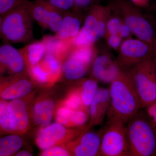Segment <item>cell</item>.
I'll use <instances>...</instances> for the list:
<instances>
[{
	"instance_id": "e575fe53",
	"label": "cell",
	"mask_w": 156,
	"mask_h": 156,
	"mask_svg": "<svg viewBox=\"0 0 156 156\" xmlns=\"http://www.w3.org/2000/svg\"><path fill=\"white\" fill-rule=\"evenodd\" d=\"M132 33L131 30L128 26L126 25L124 22L122 23L119 31V34L123 39L130 38V37Z\"/></svg>"
},
{
	"instance_id": "9a60e30c",
	"label": "cell",
	"mask_w": 156,
	"mask_h": 156,
	"mask_svg": "<svg viewBox=\"0 0 156 156\" xmlns=\"http://www.w3.org/2000/svg\"><path fill=\"white\" fill-rule=\"evenodd\" d=\"M10 125L12 131L23 132L29 126V117L25 104L19 99H14L8 105Z\"/></svg>"
},
{
	"instance_id": "d4e9b609",
	"label": "cell",
	"mask_w": 156,
	"mask_h": 156,
	"mask_svg": "<svg viewBox=\"0 0 156 156\" xmlns=\"http://www.w3.org/2000/svg\"><path fill=\"white\" fill-rule=\"evenodd\" d=\"M64 105L65 107L74 111L83 110V109L86 108L82 102L80 91L71 93L65 100Z\"/></svg>"
},
{
	"instance_id": "484cf974",
	"label": "cell",
	"mask_w": 156,
	"mask_h": 156,
	"mask_svg": "<svg viewBox=\"0 0 156 156\" xmlns=\"http://www.w3.org/2000/svg\"><path fill=\"white\" fill-rule=\"evenodd\" d=\"M48 4L62 12L74 11L75 7L73 0H38Z\"/></svg>"
},
{
	"instance_id": "74e56055",
	"label": "cell",
	"mask_w": 156,
	"mask_h": 156,
	"mask_svg": "<svg viewBox=\"0 0 156 156\" xmlns=\"http://www.w3.org/2000/svg\"><path fill=\"white\" fill-rule=\"evenodd\" d=\"M152 57L156 64V41L154 46L153 54Z\"/></svg>"
},
{
	"instance_id": "8fae6325",
	"label": "cell",
	"mask_w": 156,
	"mask_h": 156,
	"mask_svg": "<svg viewBox=\"0 0 156 156\" xmlns=\"http://www.w3.org/2000/svg\"><path fill=\"white\" fill-rule=\"evenodd\" d=\"M120 70L116 60H113L108 55L102 54L96 55L93 62L92 73L96 80L105 83L110 84Z\"/></svg>"
},
{
	"instance_id": "8d00e7d4",
	"label": "cell",
	"mask_w": 156,
	"mask_h": 156,
	"mask_svg": "<svg viewBox=\"0 0 156 156\" xmlns=\"http://www.w3.org/2000/svg\"><path fill=\"white\" fill-rule=\"evenodd\" d=\"M16 156H31L32 155L30 153L28 152L27 151H23L19 152L18 153L16 154Z\"/></svg>"
},
{
	"instance_id": "f35d334b",
	"label": "cell",
	"mask_w": 156,
	"mask_h": 156,
	"mask_svg": "<svg viewBox=\"0 0 156 156\" xmlns=\"http://www.w3.org/2000/svg\"><path fill=\"white\" fill-rule=\"evenodd\" d=\"M155 103H156V101Z\"/></svg>"
},
{
	"instance_id": "603a6c76",
	"label": "cell",
	"mask_w": 156,
	"mask_h": 156,
	"mask_svg": "<svg viewBox=\"0 0 156 156\" xmlns=\"http://www.w3.org/2000/svg\"><path fill=\"white\" fill-rule=\"evenodd\" d=\"M42 64L50 73L52 80L57 79L60 76L62 71V61L54 55L47 54L42 59Z\"/></svg>"
},
{
	"instance_id": "d6986e66",
	"label": "cell",
	"mask_w": 156,
	"mask_h": 156,
	"mask_svg": "<svg viewBox=\"0 0 156 156\" xmlns=\"http://www.w3.org/2000/svg\"><path fill=\"white\" fill-rule=\"evenodd\" d=\"M54 103L50 99H45L37 102L33 110V119L37 125L45 127L52 119Z\"/></svg>"
},
{
	"instance_id": "ac0fdd59",
	"label": "cell",
	"mask_w": 156,
	"mask_h": 156,
	"mask_svg": "<svg viewBox=\"0 0 156 156\" xmlns=\"http://www.w3.org/2000/svg\"><path fill=\"white\" fill-rule=\"evenodd\" d=\"M90 66L68 55L62 62V71L68 80H78L85 75Z\"/></svg>"
},
{
	"instance_id": "52a82bcc",
	"label": "cell",
	"mask_w": 156,
	"mask_h": 156,
	"mask_svg": "<svg viewBox=\"0 0 156 156\" xmlns=\"http://www.w3.org/2000/svg\"><path fill=\"white\" fill-rule=\"evenodd\" d=\"M122 121H108L101 139L99 154L104 156H130L127 128Z\"/></svg>"
},
{
	"instance_id": "e0dca14e",
	"label": "cell",
	"mask_w": 156,
	"mask_h": 156,
	"mask_svg": "<svg viewBox=\"0 0 156 156\" xmlns=\"http://www.w3.org/2000/svg\"><path fill=\"white\" fill-rule=\"evenodd\" d=\"M26 63L29 67L38 64L44 58L46 53V46L44 41H33L23 48L20 49Z\"/></svg>"
},
{
	"instance_id": "44dd1931",
	"label": "cell",
	"mask_w": 156,
	"mask_h": 156,
	"mask_svg": "<svg viewBox=\"0 0 156 156\" xmlns=\"http://www.w3.org/2000/svg\"><path fill=\"white\" fill-rule=\"evenodd\" d=\"M23 145L22 140L16 135L6 136L0 140V156H8L15 153Z\"/></svg>"
},
{
	"instance_id": "9c48e42d",
	"label": "cell",
	"mask_w": 156,
	"mask_h": 156,
	"mask_svg": "<svg viewBox=\"0 0 156 156\" xmlns=\"http://www.w3.org/2000/svg\"><path fill=\"white\" fill-rule=\"evenodd\" d=\"M27 10L34 21L55 33H58L61 29L63 12L38 0L27 3Z\"/></svg>"
},
{
	"instance_id": "30bf717a",
	"label": "cell",
	"mask_w": 156,
	"mask_h": 156,
	"mask_svg": "<svg viewBox=\"0 0 156 156\" xmlns=\"http://www.w3.org/2000/svg\"><path fill=\"white\" fill-rule=\"evenodd\" d=\"M79 133V131H69L59 123H53L39 131L37 135V145L40 148L45 150L56 146L67 140L68 137L71 138Z\"/></svg>"
},
{
	"instance_id": "7402d4cb",
	"label": "cell",
	"mask_w": 156,
	"mask_h": 156,
	"mask_svg": "<svg viewBox=\"0 0 156 156\" xmlns=\"http://www.w3.org/2000/svg\"><path fill=\"white\" fill-rule=\"evenodd\" d=\"M80 91L83 105L85 108L90 106L98 90L97 81L94 79H87L83 82Z\"/></svg>"
},
{
	"instance_id": "3957f363",
	"label": "cell",
	"mask_w": 156,
	"mask_h": 156,
	"mask_svg": "<svg viewBox=\"0 0 156 156\" xmlns=\"http://www.w3.org/2000/svg\"><path fill=\"white\" fill-rule=\"evenodd\" d=\"M27 4L1 17V37L5 43L28 44L34 41V20L27 10Z\"/></svg>"
},
{
	"instance_id": "836d02e7",
	"label": "cell",
	"mask_w": 156,
	"mask_h": 156,
	"mask_svg": "<svg viewBox=\"0 0 156 156\" xmlns=\"http://www.w3.org/2000/svg\"><path fill=\"white\" fill-rule=\"evenodd\" d=\"M145 109L146 113L156 134V103L153 104Z\"/></svg>"
},
{
	"instance_id": "6da1fadb",
	"label": "cell",
	"mask_w": 156,
	"mask_h": 156,
	"mask_svg": "<svg viewBox=\"0 0 156 156\" xmlns=\"http://www.w3.org/2000/svg\"><path fill=\"white\" fill-rule=\"evenodd\" d=\"M110 105L108 121L118 120L124 124L142 108L140 98L128 71L120 70L110 84Z\"/></svg>"
},
{
	"instance_id": "ffe728a7",
	"label": "cell",
	"mask_w": 156,
	"mask_h": 156,
	"mask_svg": "<svg viewBox=\"0 0 156 156\" xmlns=\"http://www.w3.org/2000/svg\"><path fill=\"white\" fill-rule=\"evenodd\" d=\"M31 83L27 79H20L7 87L2 92L4 99H14L28 94L32 88Z\"/></svg>"
},
{
	"instance_id": "f546056e",
	"label": "cell",
	"mask_w": 156,
	"mask_h": 156,
	"mask_svg": "<svg viewBox=\"0 0 156 156\" xmlns=\"http://www.w3.org/2000/svg\"><path fill=\"white\" fill-rule=\"evenodd\" d=\"M71 126H83L87 122V116L85 111L83 110H73L69 117Z\"/></svg>"
},
{
	"instance_id": "cb8c5ba5",
	"label": "cell",
	"mask_w": 156,
	"mask_h": 156,
	"mask_svg": "<svg viewBox=\"0 0 156 156\" xmlns=\"http://www.w3.org/2000/svg\"><path fill=\"white\" fill-rule=\"evenodd\" d=\"M29 71L34 80L39 83H44L52 80L50 73L41 62L29 67Z\"/></svg>"
},
{
	"instance_id": "4316f807",
	"label": "cell",
	"mask_w": 156,
	"mask_h": 156,
	"mask_svg": "<svg viewBox=\"0 0 156 156\" xmlns=\"http://www.w3.org/2000/svg\"><path fill=\"white\" fill-rule=\"evenodd\" d=\"M123 22L122 18L117 14L114 16L111 15L107 22L104 36L105 39L112 35L119 34L120 27Z\"/></svg>"
},
{
	"instance_id": "7c38bea8",
	"label": "cell",
	"mask_w": 156,
	"mask_h": 156,
	"mask_svg": "<svg viewBox=\"0 0 156 156\" xmlns=\"http://www.w3.org/2000/svg\"><path fill=\"white\" fill-rule=\"evenodd\" d=\"M101 139L94 132H84L72 142L70 148L76 156H94L99 154Z\"/></svg>"
},
{
	"instance_id": "277c9868",
	"label": "cell",
	"mask_w": 156,
	"mask_h": 156,
	"mask_svg": "<svg viewBox=\"0 0 156 156\" xmlns=\"http://www.w3.org/2000/svg\"><path fill=\"white\" fill-rule=\"evenodd\" d=\"M109 5L112 11L129 27L132 33L154 48L156 41L154 29L138 7L127 0H114Z\"/></svg>"
},
{
	"instance_id": "5bb4252c",
	"label": "cell",
	"mask_w": 156,
	"mask_h": 156,
	"mask_svg": "<svg viewBox=\"0 0 156 156\" xmlns=\"http://www.w3.org/2000/svg\"><path fill=\"white\" fill-rule=\"evenodd\" d=\"M83 18V14L76 11L64 12L61 29L55 36L62 41H72L82 28Z\"/></svg>"
},
{
	"instance_id": "4dcf8cb0",
	"label": "cell",
	"mask_w": 156,
	"mask_h": 156,
	"mask_svg": "<svg viewBox=\"0 0 156 156\" xmlns=\"http://www.w3.org/2000/svg\"><path fill=\"white\" fill-rule=\"evenodd\" d=\"M74 4V11L83 14L95 5L98 4V0H73Z\"/></svg>"
},
{
	"instance_id": "d590c367",
	"label": "cell",
	"mask_w": 156,
	"mask_h": 156,
	"mask_svg": "<svg viewBox=\"0 0 156 156\" xmlns=\"http://www.w3.org/2000/svg\"><path fill=\"white\" fill-rule=\"evenodd\" d=\"M130 2L138 8H145L148 6L150 0H130Z\"/></svg>"
},
{
	"instance_id": "ba28073f",
	"label": "cell",
	"mask_w": 156,
	"mask_h": 156,
	"mask_svg": "<svg viewBox=\"0 0 156 156\" xmlns=\"http://www.w3.org/2000/svg\"><path fill=\"white\" fill-rule=\"evenodd\" d=\"M116 61L120 69L128 71L135 65L153 56V48L140 39L128 38L119 49Z\"/></svg>"
},
{
	"instance_id": "8992f818",
	"label": "cell",
	"mask_w": 156,
	"mask_h": 156,
	"mask_svg": "<svg viewBox=\"0 0 156 156\" xmlns=\"http://www.w3.org/2000/svg\"><path fill=\"white\" fill-rule=\"evenodd\" d=\"M131 75L145 109L156 101V64L152 56L146 58L128 70Z\"/></svg>"
},
{
	"instance_id": "d6a6232c",
	"label": "cell",
	"mask_w": 156,
	"mask_h": 156,
	"mask_svg": "<svg viewBox=\"0 0 156 156\" xmlns=\"http://www.w3.org/2000/svg\"><path fill=\"white\" fill-rule=\"evenodd\" d=\"M106 40L109 46L115 50H119L124 41L122 38L119 34L109 36Z\"/></svg>"
},
{
	"instance_id": "5b68a950",
	"label": "cell",
	"mask_w": 156,
	"mask_h": 156,
	"mask_svg": "<svg viewBox=\"0 0 156 156\" xmlns=\"http://www.w3.org/2000/svg\"><path fill=\"white\" fill-rule=\"evenodd\" d=\"M112 13L109 5L96 4L86 13L83 24L73 41L74 46L95 44L105 34L107 22Z\"/></svg>"
},
{
	"instance_id": "83f0119b",
	"label": "cell",
	"mask_w": 156,
	"mask_h": 156,
	"mask_svg": "<svg viewBox=\"0 0 156 156\" xmlns=\"http://www.w3.org/2000/svg\"><path fill=\"white\" fill-rule=\"evenodd\" d=\"M30 0H0V17L20 6L26 5Z\"/></svg>"
},
{
	"instance_id": "1f68e13d",
	"label": "cell",
	"mask_w": 156,
	"mask_h": 156,
	"mask_svg": "<svg viewBox=\"0 0 156 156\" xmlns=\"http://www.w3.org/2000/svg\"><path fill=\"white\" fill-rule=\"evenodd\" d=\"M69 153L63 148L54 146L45 150L41 154L44 156H67Z\"/></svg>"
},
{
	"instance_id": "2e32d148",
	"label": "cell",
	"mask_w": 156,
	"mask_h": 156,
	"mask_svg": "<svg viewBox=\"0 0 156 156\" xmlns=\"http://www.w3.org/2000/svg\"><path fill=\"white\" fill-rule=\"evenodd\" d=\"M110 96L108 89L98 88L90 105L91 124H98L107 115L110 105Z\"/></svg>"
},
{
	"instance_id": "f1b7e54d",
	"label": "cell",
	"mask_w": 156,
	"mask_h": 156,
	"mask_svg": "<svg viewBox=\"0 0 156 156\" xmlns=\"http://www.w3.org/2000/svg\"><path fill=\"white\" fill-rule=\"evenodd\" d=\"M8 105L5 101H2L0 103V125L3 130L10 132L12 130L10 128Z\"/></svg>"
},
{
	"instance_id": "4fadbf2b",
	"label": "cell",
	"mask_w": 156,
	"mask_h": 156,
	"mask_svg": "<svg viewBox=\"0 0 156 156\" xmlns=\"http://www.w3.org/2000/svg\"><path fill=\"white\" fill-rule=\"evenodd\" d=\"M0 61L2 66L15 74L23 71L26 62L21 51L10 43H4L0 48Z\"/></svg>"
},
{
	"instance_id": "7a4b0ae2",
	"label": "cell",
	"mask_w": 156,
	"mask_h": 156,
	"mask_svg": "<svg viewBox=\"0 0 156 156\" xmlns=\"http://www.w3.org/2000/svg\"><path fill=\"white\" fill-rule=\"evenodd\" d=\"M128 123L130 156H156V134L146 112L140 111Z\"/></svg>"
}]
</instances>
